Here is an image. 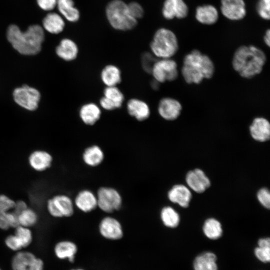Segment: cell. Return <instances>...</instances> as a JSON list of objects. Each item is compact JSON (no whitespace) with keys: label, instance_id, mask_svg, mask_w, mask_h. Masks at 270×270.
<instances>
[{"label":"cell","instance_id":"8992f818","mask_svg":"<svg viewBox=\"0 0 270 270\" xmlns=\"http://www.w3.org/2000/svg\"><path fill=\"white\" fill-rule=\"evenodd\" d=\"M74 203L71 198L64 194H56L49 198L46 204L49 214L55 218H68L74 213Z\"/></svg>","mask_w":270,"mask_h":270},{"label":"cell","instance_id":"f35d334b","mask_svg":"<svg viewBox=\"0 0 270 270\" xmlns=\"http://www.w3.org/2000/svg\"><path fill=\"white\" fill-rule=\"evenodd\" d=\"M128 6L130 14L136 20L141 18L144 16V10L138 2H130L128 4Z\"/></svg>","mask_w":270,"mask_h":270},{"label":"cell","instance_id":"52a82bcc","mask_svg":"<svg viewBox=\"0 0 270 270\" xmlns=\"http://www.w3.org/2000/svg\"><path fill=\"white\" fill-rule=\"evenodd\" d=\"M98 207L106 213L119 210L122 206V198L115 188L110 187L100 188L96 194Z\"/></svg>","mask_w":270,"mask_h":270},{"label":"cell","instance_id":"83f0119b","mask_svg":"<svg viewBox=\"0 0 270 270\" xmlns=\"http://www.w3.org/2000/svg\"><path fill=\"white\" fill-rule=\"evenodd\" d=\"M102 150L98 145H92L87 147L82 154V160L87 166L95 167L100 165L104 160Z\"/></svg>","mask_w":270,"mask_h":270},{"label":"cell","instance_id":"836d02e7","mask_svg":"<svg viewBox=\"0 0 270 270\" xmlns=\"http://www.w3.org/2000/svg\"><path fill=\"white\" fill-rule=\"evenodd\" d=\"M16 236L23 249L30 246L33 240V234L30 228L18 225L14 228Z\"/></svg>","mask_w":270,"mask_h":270},{"label":"cell","instance_id":"4fadbf2b","mask_svg":"<svg viewBox=\"0 0 270 270\" xmlns=\"http://www.w3.org/2000/svg\"><path fill=\"white\" fill-rule=\"evenodd\" d=\"M186 182L189 188L198 194L204 192L211 184L209 178L202 170L198 168L188 172Z\"/></svg>","mask_w":270,"mask_h":270},{"label":"cell","instance_id":"5bb4252c","mask_svg":"<svg viewBox=\"0 0 270 270\" xmlns=\"http://www.w3.org/2000/svg\"><path fill=\"white\" fill-rule=\"evenodd\" d=\"M162 12L166 20L182 19L188 16V8L184 0H165Z\"/></svg>","mask_w":270,"mask_h":270},{"label":"cell","instance_id":"4316f807","mask_svg":"<svg viewBox=\"0 0 270 270\" xmlns=\"http://www.w3.org/2000/svg\"><path fill=\"white\" fill-rule=\"evenodd\" d=\"M56 6L60 15L68 21L76 22L79 20L80 12L74 0H57Z\"/></svg>","mask_w":270,"mask_h":270},{"label":"cell","instance_id":"60d3db41","mask_svg":"<svg viewBox=\"0 0 270 270\" xmlns=\"http://www.w3.org/2000/svg\"><path fill=\"white\" fill-rule=\"evenodd\" d=\"M254 254L261 262H269L270 260V247L258 246L254 250Z\"/></svg>","mask_w":270,"mask_h":270},{"label":"cell","instance_id":"4dcf8cb0","mask_svg":"<svg viewBox=\"0 0 270 270\" xmlns=\"http://www.w3.org/2000/svg\"><path fill=\"white\" fill-rule=\"evenodd\" d=\"M160 218L164 225L168 228H176L180 222L178 213L170 206H166L162 208Z\"/></svg>","mask_w":270,"mask_h":270},{"label":"cell","instance_id":"44dd1931","mask_svg":"<svg viewBox=\"0 0 270 270\" xmlns=\"http://www.w3.org/2000/svg\"><path fill=\"white\" fill-rule=\"evenodd\" d=\"M54 252L58 258L68 260L70 262H74L78 252V246L71 240H62L56 243Z\"/></svg>","mask_w":270,"mask_h":270},{"label":"cell","instance_id":"74e56055","mask_svg":"<svg viewBox=\"0 0 270 270\" xmlns=\"http://www.w3.org/2000/svg\"><path fill=\"white\" fill-rule=\"evenodd\" d=\"M15 204V200L8 196L0 194V212H8L12 210Z\"/></svg>","mask_w":270,"mask_h":270},{"label":"cell","instance_id":"9c48e42d","mask_svg":"<svg viewBox=\"0 0 270 270\" xmlns=\"http://www.w3.org/2000/svg\"><path fill=\"white\" fill-rule=\"evenodd\" d=\"M150 74L159 83L173 81L178 76L177 64L170 58H159L154 63Z\"/></svg>","mask_w":270,"mask_h":270},{"label":"cell","instance_id":"7bdbcfd3","mask_svg":"<svg viewBox=\"0 0 270 270\" xmlns=\"http://www.w3.org/2000/svg\"><path fill=\"white\" fill-rule=\"evenodd\" d=\"M8 212H0V229L4 230H6L11 228L8 218Z\"/></svg>","mask_w":270,"mask_h":270},{"label":"cell","instance_id":"7c38bea8","mask_svg":"<svg viewBox=\"0 0 270 270\" xmlns=\"http://www.w3.org/2000/svg\"><path fill=\"white\" fill-rule=\"evenodd\" d=\"M98 230L103 238L108 240H118L124 236V230L120 222L111 216L104 217L101 220L98 226Z\"/></svg>","mask_w":270,"mask_h":270},{"label":"cell","instance_id":"d6986e66","mask_svg":"<svg viewBox=\"0 0 270 270\" xmlns=\"http://www.w3.org/2000/svg\"><path fill=\"white\" fill-rule=\"evenodd\" d=\"M126 110L128 114L138 121H143L150 116V110L144 101L136 98L130 99L127 102Z\"/></svg>","mask_w":270,"mask_h":270},{"label":"cell","instance_id":"5b68a950","mask_svg":"<svg viewBox=\"0 0 270 270\" xmlns=\"http://www.w3.org/2000/svg\"><path fill=\"white\" fill-rule=\"evenodd\" d=\"M152 54L158 58H170L178 52V40L168 28H161L154 33L150 44Z\"/></svg>","mask_w":270,"mask_h":270},{"label":"cell","instance_id":"bcb514c9","mask_svg":"<svg viewBox=\"0 0 270 270\" xmlns=\"http://www.w3.org/2000/svg\"><path fill=\"white\" fill-rule=\"evenodd\" d=\"M264 40L265 44L268 46H270V31L268 29L266 32L264 36Z\"/></svg>","mask_w":270,"mask_h":270},{"label":"cell","instance_id":"7dc6e473","mask_svg":"<svg viewBox=\"0 0 270 270\" xmlns=\"http://www.w3.org/2000/svg\"><path fill=\"white\" fill-rule=\"evenodd\" d=\"M159 84L160 83L154 80L152 82V86L154 89L157 88H158Z\"/></svg>","mask_w":270,"mask_h":270},{"label":"cell","instance_id":"484cf974","mask_svg":"<svg viewBox=\"0 0 270 270\" xmlns=\"http://www.w3.org/2000/svg\"><path fill=\"white\" fill-rule=\"evenodd\" d=\"M100 78L106 86H117L122 80L121 71L114 64H108L102 69Z\"/></svg>","mask_w":270,"mask_h":270},{"label":"cell","instance_id":"3957f363","mask_svg":"<svg viewBox=\"0 0 270 270\" xmlns=\"http://www.w3.org/2000/svg\"><path fill=\"white\" fill-rule=\"evenodd\" d=\"M214 72L211 59L198 50H193L184 58L182 74L190 84H199L204 79L211 78Z\"/></svg>","mask_w":270,"mask_h":270},{"label":"cell","instance_id":"f1b7e54d","mask_svg":"<svg viewBox=\"0 0 270 270\" xmlns=\"http://www.w3.org/2000/svg\"><path fill=\"white\" fill-rule=\"evenodd\" d=\"M216 257L212 252H206L198 255L194 262V270H218Z\"/></svg>","mask_w":270,"mask_h":270},{"label":"cell","instance_id":"b9f144b4","mask_svg":"<svg viewBox=\"0 0 270 270\" xmlns=\"http://www.w3.org/2000/svg\"><path fill=\"white\" fill-rule=\"evenodd\" d=\"M36 2L42 10L50 11L56 6L57 0H36Z\"/></svg>","mask_w":270,"mask_h":270},{"label":"cell","instance_id":"2e32d148","mask_svg":"<svg viewBox=\"0 0 270 270\" xmlns=\"http://www.w3.org/2000/svg\"><path fill=\"white\" fill-rule=\"evenodd\" d=\"M30 166L38 172H42L52 166L53 158L48 152L43 150H36L30 154L28 157Z\"/></svg>","mask_w":270,"mask_h":270},{"label":"cell","instance_id":"681fc988","mask_svg":"<svg viewBox=\"0 0 270 270\" xmlns=\"http://www.w3.org/2000/svg\"><path fill=\"white\" fill-rule=\"evenodd\" d=\"M0 270H2V269L0 268Z\"/></svg>","mask_w":270,"mask_h":270},{"label":"cell","instance_id":"7a4b0ae2","mask_svg":"<svg viewBox=\"0 0 270 270\" xmlns=\"http://www.w3.org/2000/svg\"><path fill=\"white\" fill-rule=\"evenodd\" d=\"M266 62L264 52L254 46H240L232 58L234 70L242 78H250L258 74Z\"/></svg>","mask_w":270,"mask_h":270},{"label":"cell","instance_id":"603a6c76","mask_svg":"<svg viewBox=\"0 0 270 270\" xmlns=\"http://www.w3.org/2000/svg\"><path fill=\"white\" fill-rule=\"evenodd\" d=\"M56 52L57 56L66 61L75 60L78 54V48L76 44L68 38L62 39L56 47Z\"/></svg>","mask_w":270,"mask_h":270},{"label":"cell","instance_id":"d6a6232c","mask_svg":"<svg viewBox=\"0 0 270 270\" xmlns=\"http://www.w3.org/2000/svg\"><path fill=\"white\" fill-rule=\"evenodd\" d=\"M18 224L31 228L36 224L38 220L37 212L28 206L18 214Z\"/></svg>","mask_w":270,"mask_h":270},{"label":"cell","instance_id":"9a60e30c","mask_svg":"<svg viewBox=\"0 0 270 270\" xmlns=\"http://www.w3.org/2000/svg\"><path fill=\"white\" fill-rule=\"evenodd\" d=\"M182 106L180 103L171 98H164L160 101L158 110L160 116L168 120H173L180 116Z\"/></svg>","mask_w":270,"mask_h":270},{"label":"cell","instance_id":"d590c367","mask_svg":"<svg viewBox=\"0 0 270 270\" xmlns=\"http://www.w3.org/2000/svg\"><path fill=\"white\" fill-rule=\"evenodd\" d=\"M4 242L6 246L12 251L17 252L23 249L17 238L14 234L6 236Z\"/></svg>","mask_w":270,"mask_h":270},{"label":"cell","instance_id":"30bf717a","mask_svg":"<svg viewBox=\"0 0 270 270\" xmlns=\"http://www.w3.org/2000/svg\"><path fill=\"white\" fill-rule=\"evenodd\" d=\"M10 265L12 270H44L42 259L30 252L23 250L16 252Z\"/></svg>","mask_w":270,"mask_h":270},{"label":"cell","instance_id":"ffe728a7","mask_svg":"<svg viewBox=\"0 0 270 270\" xmlns=\"http://www.w3.org/2000/svg\"><path fill=\"white\" fill-rule=\"evenodd\" d=\"M74 205L80 211L89 212L98 207L96 196L88 190L78 192L74 201Z\"/></svg>","mask_w":270,"mask_h":270},{"label":"cell","instance_id":"c3c4849f","mask_svg":"<svg viewBox=\"0 0 270 270\" xmlns=\"http://www.w3.org/2000/svg\"><path fill=\"white\" fill-rule=\"evenodd\" d=\"M70 270H84L81 268H73Z\"/></svg>","mask_w":270,"mask_h":270},{"label":"cell","instance_id":"6da1fadb","mask_svg":"<svg viewBox=\"0 0 270 270\" xmlns=\"http://www.w3.org/2000/svg\"><path fill=\"white\" fill-rule=\"evenodd\" d=\"M6 38L12 48L21 54L32 56L39 53L44 40V28L32 24L22 31L16 24L10 25L6 30Z\"/></svg>","mask_w":270,"mask_h":270},{"label":"cell","instance_id":"e0dca14e","mask_svg":"<svg viewBox=\"0 0 270 270\" xmlns=\"http://www.w3.org/2000/svg\"><path fill=\"white\" fill-rule=\"evenodd\" d=\"M192 197L190 190L182 184L174 185L168 192V198L170 201L184 208L188 206Z\"/></svg>","mask_w":270,"mask_h":270},{"label":"cell","instance_id":"8d00e7d4","mask_svg":"<svg viewBox=\"0 0 270 270\" xmlns=\"http://www.w3.org/2000/svg\"><path fill=\"white\" fill-rule=\"evenodd\" d=\"M256 197L262 206L266 209L270 208V194L269 190L266 188H260L257 192Z\"/></svg>","mask_w":270,"mask_h":270},{"label":"cell","instance_id":"8fae6325","mask_svg":"<svg viewBox=\"0 0 270 270\" xmlns=\"http://www.w3.org/2000/svg\"><path fill=\"white\" fill-rule=\"evenodd\" d=\"M220 8L223 16L230 20H241L246 14L244 0H220Z\"/></svg>","mask_w":270,"mask_h":270},{"label":"cell","instance_id":"ac0fdd59","mask_svg":"<svg viewBox=\"0 0 270 270\" xmlns=\"http://www.w3.org/2000/svg\"><path fill=\"white\" fill-rule=\"evenodd\" d=\"M250 134L254 140L258 142H266L270 138V125L265 118H255L250 126Z\"/></svg>","mask_w":270,"mask_h":270},{"label":"cell","instance_id":"e575fe53","mask_svg":"<svg viewBox=\"0 0 270 270\" xmlns=\"http://www.w3.org/2000/svg\"><path fill=\"white\" fill-rule=\"evenodd\" d=\"M258 15L263 20L270 18V0H258L256 6Z\"/></svg>","mask_w":270,"mask_h":270},{"label":"cell","instance_id":"1f68e13d","mask_svg":"<svg viewBox=\"0 0 270 270\" xmlns=\"http://www.w3.org/2000/svg\"><path fill=\"white\" fill-rule=\"evenodd\" d=\"M103 96L110 101L116 109L120 108L124 101V95L117 86H106Z\"/></svg>","mask_w":270,"mask_h":270},{"label":"cell","instance_id":"ab89813d","mask_svg":"<svg viewBox=\"0 0 270 270\" xmlns=\"http://www.w3.org/2000/svg\"><path fill=\"white\" fill-rule=\"evenodd\" d=\"M156 61V57L149 52H145L142 57V66L144 70L150 74L152 66Z\"/></svg>","mask_w":270,"mask_h":270},{"label":"cell","instance_id":"f546056e","mask_svg":"<svg viewBox=\"0 0 270 270\" xmlns=\"http://www.w3.org/2000/svg\"><path fill=\"white\" fill-rule=\"evenodd\" d=\"M202 230L204 235L209 239L215 240L219 238L222 234V228L218 220L210 218L205 220Z\"/></svg>","mask_w":270,"mask_h":270},{"label":"cell","instance_id":"ba28073f","mask_svg":"<svg viewBox=\"0 0 270 270\" xmlns=\"http://www.w3.org/2000/svg\"><path fill=\"white\" fill-rule=\"evenodd\" d=\"M12 96L16 103L30 111L37 109L41 96L37 89L28 85H24L15 88Z\"/></svg>","mask_w":270,"mask_h":270},{"label":"cell","instance_id":"f6af8a7d","mask_svg":"<svg viewBox=\"0 0 270 270\" xmlns=\"http://www.w3.org/2000/svg\"><path fill=\"white\" fill-rule=\"evenodd\" d=\"M258 246L270 247V240L268 238H262L258 240Z\"/></svg>","mask_w":270,"mask_h":270},{"label":"cell","instance_id":"d4e9b609","mask_svg":"<svg viewBox=\"0 0 270 270\" xmlns=\"http://www.w3.org/2000/svg\"><path fill=\"white\" fill-rule=\"evenodd\" d=\"M42 22L43 28L52 34L62 32L65 27L64 18L56 12L48 14L43 18Z\"/></svg>","mask_w":270,"mask_h":270},{"label":"cell","instance_id":"ee69618b","mask_svg":"<svg viewBox=\"0 0 270 270\" xmlns=\"http://www.w3.org/2000/svg\"><path fill=\"white\" fill-rule=\"evenodd\" d=\"M28 207V206L24 200H18L15 201V204L12 210L16 214H18Z\"/></svg>","mask_w":270,"mask_h":270},{"label":"cell","instance_id":"277c9868","mask_svg":"<svg viewBox=\"0 0 270 270\" xmlns=\"http://www.w3.org/2000/svg\"><path fill=\"white\" fill-rule=\"evenodd\" d=\"M106 14L110 24L118 30H130L138 24V20L130 14L128 4L122 0L110 1L106 6Z\"/></svg>","mask_w":270,"mask_h":270},{"label":"cell","instance_id":"7402d4cb","mask_svg":"<svg viewBox=\"0 0 270 270\" xmlns=\"http://www.w3.org/2000/svg\"><path fill=\"white\" fill-rule=\"evenodd\" d=\"M102 110L100 106L94 102L84 104L79 110V116L83 123L92 126L100 118Z\"/></svg>","mask_w":270,"mask_h":270},{"label":"cell","instance_id":"cb8c5ba5","mask_svg":"<svg viewBox=\"0 0 270 270\" xmlns=\"http://www.w3.org/2000/svg\"><path fill=\"white\" fill-rule=\"evenodd\" d=\"M195 18L200 23L206 25L214 24L218 18L216 8L212 4H204L196 8Z\"/></svg>","mask_w":270,"mask_h":270}]
</instances>
